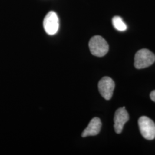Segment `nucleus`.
<instances>
[{"label": "nucleus", "mask_w": 155, "mask_h": 155, "mask_svg": "<svg viewBox=\"0 0 155 155\" xmlns=\"http://www.w3.org/2000/svg\"><path fill=\"white\" fill-rule=\"evenodd\" d=\"M102 127V123L99 118L94 117L89 124L82 133V137H86L87 136H96L100 133Z\"/></svg>", "instance_id": "obj_7"}, {"label": "nucleus", "mask_w": 155, "mask_h": 155, "mask_svg": "<svg viewBox=\"0 0 155 155\" xmlns=\"http://www.w3.org/2000/svg\"><path fill=\"white\" fill-rule=\"evenodd\" d=\"M155 61V55L148 49L138 51L134 56V67L137 69H143L152 65Z\"/></svg>", "instance_id": "obj_2"}, {"label": "nucleus", "mask_w": 155, "mask_h": 155, "mask_svg": "<svg viewBox=\"0 0 155 155\" xmlns=\"http://www.w3.org/2000/svg\"><path fill=\"white\" fill-rule=\"evenodd\" d=\"M115 83L110 77L102 78L98 83V90L102 97L106 100H110L113 94Z\"/></svg>", "instance_id": "obj_5"}, {"label": "nucleus", "mask_w": 155, "mask_h": 155, "mask_svg": "<svg viewBox=\"0 0 155 155\" xmlns=\"http://www.w3.org/2000/svg\"><path fill=\"white\" fill-rule=\"evenodd\" d=\"M112 22L114 28L118 31L124 32L127 29V25L121 17L118 16L114 17L112 19Z\"/></svg>", "instance_id": "obj_8"}, {"label": "nucleus", "mask_w": 155, "mask_h": 155, "mask_svg": "<svg viewBox=\"0 0 155 155\" xmlns=\"http://www.w3.org/2000/svg\"><path fill=\"white\" fill-rule=\"evenodd\" d=\"M59 25V18L55 12H48L43 21V27L45 32L50 35H55L58 31Z\"/></svg>", "instance_id": "obj_4"}, {"label": "nucleus", "mask_w": 155, "mask_h": 155, "mask_svg": "<svg viewBox=\"0 0 155 155\" xmlns=\"http://www.w3.org/2000/svg\"><path fill=\"white\" fill-rule=\"evenodd\" d=\"M90 51L93 55L102 57L109 51V45L105 39L101 36H94L90 40Z\"/></svg>", "instance_id": "obj_1"}, {"label": "nucleus", "mask_w": 155, "mask_h": 155, "mask_svg": "<svg viewBox=\"0 0 155 155\" xmlns=\"http://www.w3.org/2000/svg\"><path fill=\"white\" fill-rule=\"evenodd\" d=\"M150 98L153 102H155V90L152 91L150 94Z\"/></svg>", "instance_id": "obj_9"}, {"label": "nucleus", "mask_w": 155, "mask_h": 155, "mask_svg": "<svg viewBox=\"0 0 155 155\" xmlns=\"http://www.w3.org/2000/svg\"><path fill=\"white\" fill-rule=\"evenodd\" d=\"M129 114L125 107H122L117 110L114 117V127L117 134L122 132L123 127L129 120Z\"/></svg>", "instance_id": "obj_6"}, {"label": "nucleus", "mask_w": 155, "mask_h": 155, "mask_svg": "<svg viewBox=\"0 0 155 155\" xmlns=\"http://www.w3.org/2000/svg\"><path fill=\"white\" fill-rule=\"evenodd\" d=\"M140 131L144 138L152 140L155 138V124L147 116L141 117L138 121Z\"/></svg>", "instance_id": "obj_3"}]
</instances>
